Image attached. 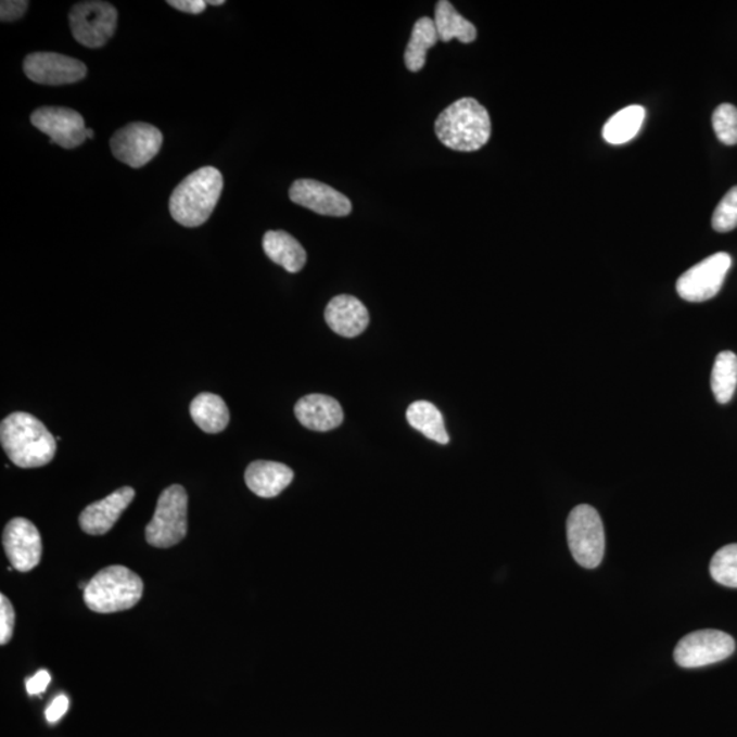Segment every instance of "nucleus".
Here are the masks:
<instances>
[{
  "label": "nucleus",
  "instance_id": "nucleus-35",
  "mask_svg": "<svg viewBox=\"0 0 737 737\" xmlns=\"http://www.w3.org/2000/svg\"><path fill=\"white\" fill-rule=\"evenodd\" d=\"M87 137L90 138V140H92V138L94 137V131L92 129H88Z\"/></svg>",
  "mask_w": 737,
  "mask_h": 737
},
{
  "label": "nucleus",
  "instance_id": "nucleus-28",
  "mask_svg": "<svg viewBox=\"0 0 737 737\" xmlns=\"http://www.w3.org/2000/svg\"><path fill=\"white\" fill-rule=\"evenodd\" d=\"M712 226L717 232H729L737 227V187L732 188L715 208Z\"/></svg>",
  "mask_w": 737,
  "mask_h": 737
},
{
  "label": "nucleus",
  "instance_id": "nucleus-25",
  "mask_svg": "<svg viewBox=\"0 0 737 737\" xmlns=\"http://www.w3.org/2000/svg\"><path fill=\"white\" fill-rule=\"evenodd\" d=\"M737 386V357L735 353L723 352L717 355L712 372V390L715 401L725 405L732 401Z\"/></svg>",
  "mask_w": 737,
  "mask_h": 737
},
{
  "label": "nucleus",
  "instance_id": "nucleus-19",
  "mask_svg": "<svg viewBox=\"0 0 737 737\" xmlns=\"http://www.w3.org/2000/svg\"><path fill=\"white\" fill-rule=\"evenodd\" d=\"M263 247L269 259L290 274H298L305 267V249L288 232L268 231L264 236Z\"/></svg>",
  "mask_w": 737,
  "mask_h": 737
},
{
  "label": "nucleus",
  "instance_id": "nucleus-4",
  "mask_svg": "<svg viewBox=\"0 0 737 737\" xmlns=\"http://www.w3.org/2000/svg\"><path fill=\"white\" fill-rule=\"evenodd\" d=\"M142 593L144 582L136 572L124 566H110L89 581L84 601L90 611L115 613L136 607Z\"/></svg>",
  "mask_w": 737,
  "mask_h": 737
},
{
  "label": "nucleus",
  "instance_id": "nucleus-26",
  "mask_svg": "<svg viewBox=\"0 0 737 737\" xmlns=\"http://www.w3.org/2000/svg\"><path fill=\"white\" fill-rule=\"evenodd\" d=\"M710 574L720 585L737 588V544L725 545L713 556Z\"/></svg>",
  "mask_w": 737,
  "mask_h": 737
},
{
  "label": "nucleus",
  "instance_id": "nucleus-8",
  "mask_svg": "<svg viewBox=\"0 0 737 737\" xmlns=\"http://www.w3.org/2000/svg\"><path fill=\"white\" fill-rule=\"evenodd\" d=\"M736 645L730 635L719 630H701L678 641L675 661L682 668H702L729 659Z\"/></svg>",
  "mask_w": 737,
  "mask_h": 737
},
{
  "label": "nucleus",
  "instance_id": "nucleus-5",
  "mask_svg": "<svg viewBox=\"0 0 737 737\" xmlns=\"http://www.w3.org/2000/svg\"><path fill=\"white\" fill-rule=\"evenodd\" d=\"M188 493L171 485L158 496L155 516L148 523L145 538L155 548H171L188 534Z\"/></svg>",
  "mask_w": 737,
  "mask_h": 737
},
{
  "label": "nucleus",
  "instance_id": "nucleus-16",
  "mask_svg": "<svg viewBox=\"0 0 737 737\" xmlns=\"http://www.w3.org/2000/svg\"><path fill=\"white\" fill-rule=\"evenodd\" d=\"M294 411L301 425L315 432L333 431L341 427L344 420L341 403L321 394L302 397L296 402Z\"/></svg>",
  "mask_w": 737,
  "mask_h": 737
},
{
  "label": "nucleus",
  "instance_id": "nucleus-17",
  "mask_svg": "<svg viewBox=\"0 0 737 737\" xmlns=\"http://www.w3.org/2000/svg\"><path fill=\"white\" fill-rule=\"evenodd\" d=\"M326 320L338 335L355 338L368 328L369 312L355 296L338 295L327 306Z\"/></svg>",
  "mask_w": 737,
  "mask_h": 737
},
{
  "label": "nucleus",
  "instance_id": "nucleus-12",
  "mask_svg": "<svg viewBox=\"0 0 737 737\" xmlns=\"http://www.w3.org/2000/svg\"><path fill=\"white\" fill-rule=\"evenodd\" d=\"M24 73L30 81L58 87L81 81L87 77L88 68L76 58L56 52H34L25 58Z\"/></svg>",
  "mask_w": 737,
  "mask_h": 737
},
{
  "label": "nucleus",
  "instance_id": "nucleus-34",
  "mask_svg": "<svg viewBox=\"0 0 737 737\" xmlns=\"http://www.w3.org/2000/svg\"><path fill=\"white\" fill-rule=\"evenodd\" d=\"M225 0H209L208 4L211 7H221V4H225Z\"/></svg>",
  "mask_w": 737,
  "mask_h": 737
},
{
  "label": "nucleus",
  "instance_id": "nucleus-2",
  "mask_svg": "<svg viewBox=\"0 0 737 737\" xmlns=\"http://www.w3.org/2000/svg\"><path fill=\"white\" fill-rule=\"evenodd\" d=\"M223 175L215 167L199 168L175 188L169 199V214L183 227L203 226L214 214L223 192Z\"/></svg>",
  "mask_w": 737,
  "mask_h": 737
},
{
  "label": "nucleus",
  "instance_id": "nucleus-11",
  "mask_svg": "<svg viewBox=\"0 0 737 737\" xmlns=\"http://www.w3.org/2000/svg\"><path fill=\"white\" fill-rule=\"evenodd\" d=\"M31 125L51 138V144L74 150L87 140L82 115L66 107H41L30 115Z\"/></svg>",
  "mask_w": 737,
  "mask_h": 737
},
{
  "label": "nucleus",
  "instance_id": "nucleus-15",
  "mask_svg": "<svg viewBox=\"0 0 737 737\" xmlns=\"http://www.w3.org/2000/svg\"><path fill=\"white\" fill-rule=\"evenodd\" d=\"M135 497L136 491L130 486H124L103 500L90 504L79 516V528L89 535L107 534Z\"/></svg>",
  "mask_w": 737,
  "mask_h": 737
},
{
  "label": "nucleus",
  "instance_id": "nucleus-32",
  "mask_svg": "<svg viewBox=\"0 0 737 737\" xmlns=\"http://www.w3.org/2000/svg\"><path fill=\"white\" fill-rule=\"evenodd\" d=\"M50 682H51L50 673L47 672L46 670H41L37 672L34 677H30L29 681H26V689H28L30 696H39V694L46 691L47 686H49Z\"/></svg>",
  "mask_w": 737,
  "mask_h": 737
},
{
  "label": "nucleus",
  "instance_id": "nucleus-10",
  "mask_svg": "<svg viewBox=\"0 0 737 737\" xmlns=\"http://www.w3.org/2000/svg\"><path fill=\"white\" fill-rule=\"evenodd\" d=\"M730 265L732 258L728 253H715L704 258L678 278L677 294L688 302H704L714 298L723 288Z\"/></svg>",
  "mask_w": 737,
  "mask_h": 737
},
{
  "label": "nucleus",
  "instance_id": "nucleus-1",
  "mask_svg": "<svg viewBox=\"0 0 737 737\" xmlns=\"http://www.w3.org/2000/svg\"><path fill=\"white\" fill-rule=\"evenodd\" d=\"M0 443L9 459L21 469L49 465L56 454V437L28 412H13L0 425Z\"/></svg>",
  "mask_w": 737,
  "mask_h": 737
},
{
  "label": "nucleus",
  "instance_id": "nucleus-33",
  "mask_svg": "<svg viewBox=\"0 0 737 737\" xmlns=\"http://www.w3.org/2000/svg\"><path fill=\"white\" fill-rule=\"evenodd\" d=\"M68 709V698L66 696H60L52 701L49 709L46 710V717L49 723H56L63 715L66 714Z\"/></svg>",
  "mask_w": 737,
  "mask_h": 737
},
{
  "label": "nucleus",
  "instance_id": "nucleus-18",
  "mask_svg": "<svg viewBox=\"0 0 737 737\" xmlns=\"http://www.w3.org/2000/svg\"><path fill=\"white\" fill-rule=\"evenodd\" d=\"M294 480V471L283 463L256 460L247 466L245 482L254 495L263 498L279 496Z\"/></svg>",
  "mask_w": 737,
  "mask_h": 737
},
{
  "label": "nucleus",
  "instance_id": "nucleus-24",
  "mask_svg": "<svg viewBox=\"0 0 737 737\" xmlns=\"http://www.w3.org/2000/svg\"><path fill=\"white\" fill-rule=\"evenodd\" d=\"M646 110L641 105H630L614 114L603 126L602 136L612 145H622L633 140L644 125Z\"/></svg>",
  "mask_w": 737,
  "mask_h": 737
},
{
  "label": "nucleus",
  "instance_id": "nucleus-22",
  "mask_svg": "<svg viewBox=\"0 0 737 737\" xmlns=\"http://www.w3.org/2000/svg\"><path fill=\"white\" fill-rule=\"evenodd\" d=\"M407 422L423 436L439 444H448L449 436L445 429L444 417L433 403L418 401L411 403L406 412Z\"/></svg>",
  "mask_w": 737,
  "mask_h": 737
},
{
  "label": "nucleus",
  "instance_id": "nucleus-7",
  "mask_svg": "<svg viewBox=\"0 0 737 737\" xmlns=\"http://www.w3.org/2000/svg\"><path fill=\"white\" fill-rule=\"evenodd\" d=\"M68 21L74 39L79 45L87 49H100L114 36L118 12L109 2L90 0L74 4Z\"/></svg>",
  "mask_w": 737,
  "mask_h": 737
},
{
  "label": "nucleus",
  "instance_id": "nucleus-14",
  "mask_svg": "<svg viewBox=\"0 0 737 737\" xmlns=\"http://www.w3.org/2000/svg\"><path fill=\"white\" fill-rule=\"evenodd\" d=\"M289 195L294 204L318 215L343 217L352 214V201L346 195L315 179L295 180Z\"/></svg>",
  "mask_w": 737,
  "mask_h": 737
},
{
  "label": "nucleus",
  "instance_id": "nucleus-13",
  "mask_svg": "<svg viewBox=\"0 0 737 737\" xmlns=\"http://www.w3.org/2000/svg\"><path fill=\"white\" fill-rule=\"evenodd\" d=\"M3 548L14 570H34L39 566L42 554L39 530L28 519H12L4 528Z\"/></svg>",
  "mask_w": 737,
  "mask_h": 737
},
{
  "label": "nucleus",
  "instance_id": "nucleus-23",
  "mask_svg": "<svg viewBox=\"0 0 737 737\" xmlns=\"http://www.w3.org/2000/svg\"><path fill=\"white\" fill-rule=\"evenodd\" d=\"M439 35L434 20L422 17L414 25L410 41L406 47L405 62L408 71L421 72L425 67L427 54L437 45Z\"/></svg>",
  "mask_w": 737,
  "mask_h": 737
},
{
  "label": "nucleus",
  "instance_id": "nucleus-3",
  "mask_svg": "<svg viewBox=\"0 0 737 737\" xmlns=\"http://www.w3.org/2000/svg\"><path fill=\"white\" fill-rule=\"evenodd\" d=\"M434 130L449 150L475 152L490 141L492 122L484 105L473 98H463L439 115Z\"/></svg>",
  "mask_w": 737,
  "mask_h": 737
},
{
  "label": "nucleus",
  "instance_id": "nucleus-29",
  "mask_svg": "<svg viewBox=\"0 0 737 737\" xmlns=\"http://www.w3.org/2000/svg\"><path fill=\"white\" fill-rule=\"evenodd\" d=\"M15 611L9 598L0 596V645H8L13 638Z\"/></svg>",
  "mask_w": 737,
  "mask_h": 737
},
{
  "label": "nucleus",
  "instance_id": "nucleus-30",
  "mask_svg": "<svg viewBox=\"0 0 737 737\" xmlns=\"http://www.w3.org/2000/svg\"><path fill=\"white\" fill-rule=\"evenodd\" d=\"M28 7L29 2L25 0H3L0 3V20L2 23H13L23 17Z\"/></svg>",
  "mask_w": 737,
  "mask_h": 737
},
{
  "label": "nucleus",
  "instance_id": "nucleus-31",
  "mask_svg": "<svg viewBox=\"0 0 737 737\" xmlns=\"http://www.w3.org/2000/svg\"><path fill=\"white\" fill-rule=\"evenodd\" d=\"M167 3L179 12L189 14L204 13L206 7H208V2H205V0H168Z\"/></svg>",
  "mask_w": 737,
  "mask_h": 737
},
{
  "label": "nucleus",
  "instance_id": "nucleus-27",
  "mask_svg": "<svg viewBox=\"0 0 737 737\" xmlns=\"http://www.w3.org/2000/svg\"><path fill=\"white\" fill-rule=\"evenodd\" d=\"M713 129L724 145H737V109L735 105L720 104L713 113Z\"/></svg>",
  "mask_w": 737,
  "mask_h": 737
},
{
  "label": "nucleus",
  "instance_id": "nucleus-21",
  "mask_svg": "<svg viewBox=\"0 0 737 737\" xmlns=\"http://www.w3.org/2000/svg\"><path fill=\"white\" fill-rule=\"evenodd\" d=\"M434 25H436L439 39L444 42L458 39L465 45H470L476 39L475 26L456 12L448 0H440L436 4Z\"/></svg>",
  "mask_w": 737,
  "mask_h": 737
},
{
  "label": "nucleus",
  "instance_id": "nucleus-6",
  "mask_svg": "<svg viewBox=\"0 0 737 737\" xmlns=\"http://www.w3.org/2000/svg\"><path fill=\"white\" fill-rule=\"evenodd\" d=\"M567 539L577 564L596 569L606 554V532L596 508L582 504L571 511L567 521Z\"/></svg>",
  "mask_w": 737,
  "mask_h": 737
},
{
  "label": "nucleus",
  "instance_id": "nucleus-20",
  "mask_svg": "<svg viewBox=\"0 0 737 737\" xmlns=\"http://www.w3.org/2000/svg\"><path fill=\"white\" fill-rule=\"evenodd\" d=\"M190 416L201 431L216 434L225 431L230 422V412L219 395L203 392L190 403Z\"/></svg>",
  "mask_w": 737,
  "mask_h": 737
},
{
  "label": "nucleus",
  "instance_id": "nucleus-9",
  "mask_svg": "<svg viewBox=\"0 0 737 737\" xmlns=\"http://www.w3.org/2000/svg\"><path fill=\"white\" fill-rule=\"evenodd\" d=\"M162 144V131L144 122L122 127L110 141L115 158L131 168L147 166L161 152Z\"/></svg>",
  "mask_w": 737,
  "mask_h": 737
}]
</instances>
